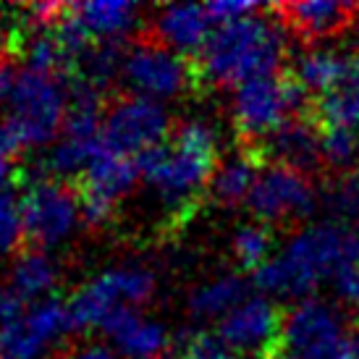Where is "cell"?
Listing matches in <instances>:
<instances>
[{"mask_svg":"<svg viewBox=\"0 0 359 359\" xmlns=\"http://www.w3.org/2000/svg\"><path fill=\"white\" fill-rule=\"evenodd\" d=\"M359 262V229L339 220H323L297 231L289 244L252 273V283L270 297L309 299L325 278Z\"/></svg>","mask_w":359,"mask_h":359,"instance_id":"1","label":"cell"},{"mask_svg":"<svg viewBox=\"0 0 359 359\" xmlns=\"http://www.w3.org/2000/svg\"><path fill=\"white\" fill-rule=\"evenodd\" d=\"M142 181L165 208L184 212L197 205L202 189H210L218 168V137L205 121H184L160 147L142 155Z\"/></svg>","mask_w":359,"mask_h":359,"instance_id":"2","label":"cell"},{"mask_svg":"<svg viewBox=\"0 0 359 359\" xmlns=\"http://www.w3.org/2000/svg\"><path fill=\"white\" fill-rule=\"evenodd\" d=\"M286 58V32L278 19L250 16L215 27L200 53V74L212 84L241 87L247 81L276 76Z\"/></svg>","mask_w":359,"mask_h":359,"instance_id":"3","label":"cell"},{"mask_svg":"<svg viewBox=\"0 0 359 359\" xmlns=\"http://www.w3.org/2000/svg\"><path fill=\"white\" fill-rule=\"evenodd\" d=\"M71 84L60 79V74L24 69L13 79L6 118L16 126L21 140L29 147H45L60 137L63 121L69 113Z\"/></svg>","mask_w":359,"mask_h":359,"instance_id":"4","label":"cell"},{"mask_svg":"<svg viewBox=\"0 0 359 359\" xmlns=\"http://www.w3.org/2000/svg\"><path fill=\"white\" fill-rule=\"evenodd\" d=\"M307 92L291 74H276L236 87L233 92V123L241 140L262 144L280 126L299 118L307 105Z\"/></svg>","mask_w":359,"mask_h":359,"instance_id":"5","label":"cell"},{"mask_svg":"<svg viewBox=\"0 0 359 359\" xmlns=\"http://www.w3.org/2000/svg\"><path fill=\"white\" fill-rule=\"evenodd\" d=\"M155 273L144 265H121L87 280L69 302L74 330H100L102 323L121 307H140L155 294Z\"/></svg>","mask_w":359,"mask_h":359,"instance_id":"6","label":"cell"},{"mask_svg":"<svg viewBox=\"0 0 359 359\" xmlns=\"http://www.w3.org/2000/svg\"><path fill=\"white\" fill-rule=\"evenodd\" d=\"M121 79L131 95L160 102L191 90L200 81V69H194L187 55L160 42H140L126 48Z\"/></svg>","mask_w":359,"mask_h":359,"instance_id":"7","label":"cell"},{"mask_svg":"<svg viewBox=\"0 0 359 359\" xmlns=\"http://www.w3.org/2000/svg\"><path fill=\"white\" fill-rule=\"evenodd\" d=\"M24 239L32 250L48 252L60 247L76 231L81 220L79 191H71L63 181L45 179L29 184L21 197Z\"/></svg>","mask_w":359,"mask_h":359,"instance_id":"8","label":"cell"},{"mask_svg":"<svg viewBox=\"0 0 359 359\" xmlns=\"http://www.w3.org/2000/svg\"><path fill=\"white\" fill-rule=\"evenodd\" d=\"M168 137L170 118L160 102L129 95L105 108L102 144L116 155L140 160L142 155L160 147Z\"/></svg>","mask_w":359,"mask_h":359,"instance_id":"9","label":"cell"},{"mask_svg":"<svg viewBox=\"0 0 359 359\" xmlns=\"http://www.w3.org/2000/svg\"><path fill=\"white\" fill-rule=\"evenodd\" d=\"M346 336L344 318L323 299H302L286 312L280 351L297 359H336Z\"/></svg>","mask_w":359,"mask_h":359,"instance_id":"10","label":"cell"},{"mask_svg":"<svg viewBox=\"0 0 359 359\" xmlns=\"http://www.w3.org/2000/svg\"><path fill=\"white\" fill-rule=\"evenodd\" d=\"M247 208L259 223H291L309 218L318 208V194L307 173L273 163L259 170Z\"/></svg>","mask_w":359,"mask_h":359,"instance_id":"11","label":"cell"},{"mask_svg":"<svg viewBox=\"0 0 359 359\" xmlns=\"http://www.w3.org/2000/svg\"><path fill=\"white\" fill-rule=\"evenodd\" d=\"M140 179L142 170L137 160L116 155L102 147L79 179L81 220L95 229L105 226L113 218L116 205L137 187Z\"/></svg>","mask_w":359,"mask_h":359,"instance_id":"12","label":"cell"},{"mask_svg":"<svg viewBox=\"0 0 359 359\" xmlns=\"http://www.w3.org/2000/svg\"><path fill=\"white\" fill-rule=\"evenodd\" d=\"M71 330L69 307L63 302H37L0 328V359H45Z\"/></svg>","mask_w":359,"mask_h":359,"instance_id":"13","label":"cell"},{"mask_svg":"<svg viewBox=\"0 0 359 359\" xmlns=\"http://www.w3.org/2000/svg\"><path fill=\"white\" fill-rule=\"evenodd\" d=\"M283 315L268 297H250L218 323V339L231 351L276 359L280 354Z\"/></svg>","mask_w":359,"mask_h":359,"instance_id":"14","label":"cell"},{"mask_svg":"<svg viewBox=\"0 0 359 359\" xmlns=\"http://www.w3.org/2000/svg\"><path fill=\"white\" fill-rule=\"evenodd\" d=\"M100 330L123 359H163L168 351V330L134 307L116 309Z\"/></svg>","mask_w":359,"mask_h":359,"instance_id":"15","label":"cell"},{"mask_svg":"<svg viewBox=\"0 0 359 359\" xmlns=\"http://www.w3.org/2000/svg\"><path fill=\"white\" fill-rule=\"evenodd\" d=\"M152 29L160 45L187 55L205 50L215 24L210 19L208 6H168L155 16Z\"/></svg>","mask_w":359,"mask_h":359,"instance_id":"16","label":"cell"},{"mask_svg":"<svg viewBox=\"0 0 359 359\" xmlns=\"http://www.w3.org/2000/svg\"><path fill=\"white\" fill-rule=\"evenodd\" d=\"M280 21L299 34L302 40H323L333 37L357 19L359 8L354 3L339 0H304L278 6Z\"/></svg>","mask_w":359,"mask_h":359,"instance_id":"17","label":"cell"},{"mask_svg":"<svg viewBox=\"0 0 359 359\" xmlns=\"http://www.w3.org/2000/svg\"><path fill=\"white\" fill-rule=\"evenodd\" d=\"M71 21L92 42H121L140 21V6L129 0H90L69 6Z\"/></svg>","mask_w":359,"mask_h":359,"instance_id":"18","label":"cell"},{"mask_svg":"<svg viewBox=\"0 0 359 359\" xmlns=\"http://www.w3.org/2000/svg\"><path fill=\"white\" fill-rule=\"evenodd\" d=\"M291 76L299 81V87L307 95L323 97L359 76V55H344L325 48L307 50L294 60Z\"/></svg>","mask_w":359,"mask_h":359,"instance_id":"19","label":"cell"},{"mask_svg":"<svg viewBox=\"0 0 359 359\" xmlns=\"http://www.w3.org/2000/svg\"><path fill=\"white\" fill-rule=\"evenodd\" d=\"M262 144H268V152L276 158V163L297 168L302 173H307V170H312L315 165L323 163L318 121H309V118L289 121L286 126H280Z\"/></svg>","mask_w":359,"mask_h":359,"instance_id":"20","label":"cell"},{"mask_svg":"<svg viewBox=\"0 0 359 359\" xmlns=\"http://www.w3.org/2000/svg\"><path fill=\"white\" fill-rule=\"evenodd\" d=\"M259 163H262V155L255 147L233 155L226 163H220L215 173H212V181H210L212 200L223 205V208H236L241 202L247 205L252 189L257 184Z\"/></svg>","mask_w":359,"mask_h":359,"instance_id":"21","label":"cell"},{"mask_svg":"<svg viewBox=\"0 0 359 359\" xmlns=\"http://www.w3.org/2000/svg\"><path fill=\"white\" fill-rule=\"evenodd\" d=\"M55 283H58V268L48 252L29 250L19 255L11 265L8 289L21 304L32 307L37 302H45L48 294L55 289Z\"/></svg>","mask_w":359,"mask_h":359,"instance_id":"22","label":"cell"},{"mask_svg":"<svg viewBox=\"0 0 359 359\" xmlns=\"http://www.w3.org/2000/svg\"><path fill=\"white\" fill-rule=\"evenodd\" d=\"M250 299V283L241 276H218L189 294V312L197 320H223Z\"/></svg>","mask_w":359,"mask_h":359,"instance_id":"23","label":"cell"},{"mask_svg":"<svg viewBox=\"0 0 359 359\" xmlns=\"http://www.w3.org/2000/svg\"><path fill=\"white\" fill-rule=\"evenodd\" d=\"M315 121L318 126H359V76L346 81L344 87L318 97L315 102Z\"/></svg>","mask_w":359,"mask_h":359,"instance_id":"24","label":"cell"},{"mask_svg":"<svg viewBox=\"0 0 359 359\" xmlns=\"http://www.w3.org/2000/svg\"><path fill=\"white\" fill-rule=\"evenodd\" d=\"M233 257L239 259V265L244 270H259L265 262H270V252H273V233L265 223H247L239 226V231L233 233Z\"/></svg>","mask_w":359,"mask_h":359,"instance_id":"25","label":"cell"},{"mask_svg":"<svg viewBox=\"0 0 359 359\" xmlns=\"http://www.w3.org/2000/svg\"><path fill=\"white\" fill-rule=\"evenodd\" d=\"M325 208L333 212V220L357 226L359 223V168L344 170L323 194Z\"/></svg>","mask_w":359,"mask_h":359,"instance_id":"26","label":"cell"},{"mask_svg":"<svg viewBox=\"0 0 359 359\" xmlns=\"http://www.w3.org/2000/svg\"><path fill=\"white\" fill-rule=\"evenodd\" d=\"M320 152L323 163L333 168L351 170L359 158V134L346 126H320Z\"/></svg>","mask_w":359,"mask_h":359,"instance_id":"27","label":"cell"},{"mask_svg":"<svg viewBox=\"0 0 359 359\" xmlns=\"http://www.w3.org/2000/svg\"><path fill=\"white\" fill-rule=\"evenodd\" d=\"M24 241L21 200L11 189H0V255H11Z\"/></svg>","mask_w":359,"mask_h":359,"instance_id":"28","label":"cell"},{"mask_svg":"<svg viewBox=\"0 0 359 359\" xmlns=\"http://www.w3.org/2000/svg\"><path fill=\"white\" fill-rule=\"evenodd\" d=\"M259 11H265L259 3H231V0H218V3H210L208 13L215 27H226V24H236L250 16H257Z\"/></svg>","mask_w":359,"mask_h":359,"instance_id":"29","label":"cell"},{"mask_svg":"<svg viewBox=\"0 0 359 359\" xmlns=\"http://www.w3.org/2000/svg\"><path fill=\"white\" fill-rule=\"evenodd\" d=\"M184 359H236L233 351L218 339V336H208V333H197L187 341V351Z\"/></svg>","mask_w":359,"mask_h":359,"instance_id":"30","label":"cell"},{"mask_svg":"<svg viewBox=\"0 0 359 359\" xmlns=\"http://www.w3.org/2000/svg\"><path fill=\"white\" fill-rule=\"evenodd\" d=\"M333 286H336V294H339V299L344 304L359 307V262L341 270L339 276L333 278Z\"/></svg>","mask_w":359,"mask_h":359,"instance_id":"31","label":"cell"},{"mask_svg":"<svg viewBox=\"0 0 359 359\" xmlns=\"http://www.w3.org/2000/svg\"><path fill=\"white\" fill-rule=\"evenodd\" d=\"M71 359H121V354L110 344H97V341H92V344H84L79 349L71 354Z\"/></svg>","mask_w":359,"mask_h":359,"instance_id":"32","label":"cell"},{"mask_svg":"<svg viewBox=\"0 0 359 359\" xmlns=\"http://www.w3.org/2000/svg\"><path fill=\"white\" fill-rule=\"evenodd\" d=\"M21 307H24V304L11 294L8 286L0 283V328H3L6 323H11L13 318H19L21 312H24Z\"/></svg>","mask_w":359,"mask_h":359,"instance_id":"33","label":"cell"},{"mask_svg":"<svg viewBox=\"0 0 359 359\" xmlns=\"http://www.w3.org/2000/svg\"><path fill=\"white\" fill-rule=\"evenodd\" d=\"M13 74H11V69L6 66V63H0V102L8 100L11 97V90H13Z\"/></svg>","mask_w":359,"mask_h":359,"instance_id":"34","label":"cell"},{"mask_svg":"<svg viewBox=\"0 0 359 359\" xmlns=\"http://www.w3.org/2000/svg\"><path fill=\"white\" fill-rule=\"evenodd\" d=\"M336 359H359V333L344 341V346H341V351L336 354Z\"/></svg>","mask_w":359,"mask_h":359,"instance_id":"35","label":"cell"},{"mask_svg":"<svg viewBox=\"0 0 359 359\" xmlns=\"http://www.w3.org/2000/svg\"><path fill=\"white\" fill-rule=\"evenodd\" d=\"M16 176V168H13V163L11 160H3L0 158V189H8V181Z\"/></svg>","mask_w":359,"mask_h":359,"instance_id":"36","label":"cell"}]
</instances>
